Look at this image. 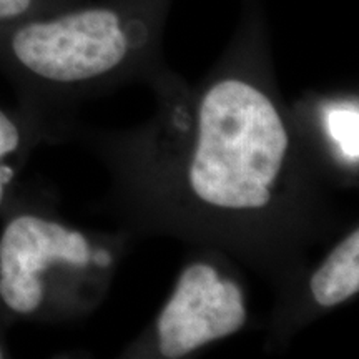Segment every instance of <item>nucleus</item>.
I'll return each instance as SVG.
<instances>
[{
  "label": "nucleus",
  "instance_id": "obj_5",
  "mask_svg": "<svg viewBox=\"0 0 359 359\" xmlns=\"http://www.w3.org/2000/svg\"><path fill=\"white\" fill-rule=\"evenodd\" d=\"M359 291V231L354 228L316 268L309 280V293L321 308L343 304Z\"/></svg>",
  "mask_w": 359,
  "mask_h": 359
},
{
  "label": "nucleus",
  "instance_id": "obj_8",
  "mask_svg": "<svg viewBox=\"0 0 359 359\" xmlns=\"http://www.w3.org/2000/svg\"><path fill=\"white\" fill-rule=\"evenodd\" d=\"M58 2L64 4V0H0V30L40 13L52 12V6L62 8Z\"/></svg>",
  "mask_w": 359,
  "mask_h": 359
},
{
  "label": "nucleus",
  "instance_id": "obj_2",
  "mask_svg": "<svg viewBox=\"0 0 359 359\" xmlns=\"http://www.w3.org/2000/svg\"><path fill=\"white\" fill-rule=\"evenodd\" d=\"M168 0H109L62 7L4 29L7 57L62 87L100 82L151 55Z\"/></svg>",
  "mask_w": 359,
  "mask_h": 359
},
{
  "label": "nucleus",
  "instance_id": "obj_3",
  "mask_svg": "<svg viewBox=\"0 0 359 359\" xmlns=\"http://www.w3.org/2000/svg\"><path fill=\"white\" fill-rule=\"evenodd\" d=\"M243 288L217 266L195 262L183 269L155 323L156 348L167 359L185 358L246 325Z\"/></svg>",
  "mask_w": 359,
  "mask_h": 359
},
{
  "label": "nucleus",
  "instance_id": "obj_9",
  "mask_svg": "<svg viewBox=\"0 0 359 359\" xmlns=\"http://www.w3.org/2000/svg\"><path fill=\"white\" fill-rule=\"evenodd\" d=\"M92 259L97 264H100V266H109V264L111 263V257H110L109 251H100V253H95Z\"/></svg>",
  "mask_w": 359,
  "mask_h": 359
},
{
  "label": "nucleus",
  "instance_id": "obj_1",
  "mask_svg": "<svg viewBox=\"0 0 359 359\" xmlns=\"http://www.w3.org/2000/svg\"><path fill=\"white\" fill-rule=\"evenodd\" d=\"M288 155V127L269 93L243 72H226L200 98L187 188L217 212L258 213L275 200Z\"/></svg>",
  "mask_w": 359,
  "mask_h": 359
},
{
  "label": "nucleus",
  "instance_id": "obj_7",
  "mask_svg": "<svg viewBox=\"0 0 359 359\" xmlns=\"http://www.w3.org/2000/svg\"><path fill=\"white\" fill-rule=\"evenodd\" d=\"M20 145V130L6 111L0 110V206L6 200L8 183L12 182L13 170L4 163Z\"/></svg>",
  "mask_w": 359,
  "mask_h": 359
},
{
  "label": "nucleus",
  "instance_id": "obj_10",
  "mask_svg": "<svg viewBox=\"0 0 359 359\" xmlns=\"http://www.w3.org/2000/svg\"><path fill=\"white\" fill-rule=\"evenodd\" d=\"M4 356H6V349H4L2 343H0V358H4Z\"/></svg>",
  "mask_w": 359,
  "mask_h": 359
},
{
  "label": "nucleus",
  "instance_id": "obj_4",
  "mask_svg": "<svg viewBox=\"0 0 359 359\" xmlns=\"http://www.w3.org/2000/svg\"><path fill=\"white\" fill-rule=\"evenodd\" d=\"M92 258V246L82 231L34 213L19 215L0 235V299L20 316L37 313L47 294L48 271L83 268Z\"/></svg>",
  "mask_w": 359,
  "mask_h": 359
},
{
  "label": "nucleus",
  "instance_id": "obj_6",
  "mask_svg": "<svg viewBox=\"0 0 359 359\" xmlns=\"http://www.w3.org/2000/svg\"><path fill=\"white\" fill-rule=\"evenodd\" d=\"M325 128L334 150L349 165L359 160V114L358 103H341L331 107L325 114Z\"/></svg>",
  "mask_w": 359,
  "mask_h": 359
}]
</instances>
